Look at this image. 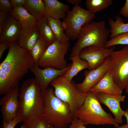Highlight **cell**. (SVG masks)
Returning <instances> with one entry per match:
<instances>
[{
  "label": "cell",
  "mask_w": 128,
  "mask_h": 128,
  "mask_svg": "<svg viewBox=\"0 0 128 128\" xmlns=\"http://www.w3.org/2000/svg\"><path fill=\"white\" fill-rule=\"evenodd\" d=\"M125 92L128 95V86L125 89Z\"/></svg>",
  "instance_id": "obj_39"
},
{
  "label": "cell",
  "mask_w": 128,
  "mask_h": 128,
  "mask_svg": "<svg viewBox=\"0 0 128 128\" xmlns=\"http://www.w3.org/2000/svg\"><path fill=\"white\" fill-rule=\"evenodd\" d=\"M117 45H128V32L119 34L108 41L106 48Z\"/></svg>",
  "instance_id": "obj_28"
},
{
  "label": "cell",
  "mask_w": 128,
  "mask_h": 128,
  "mask_svg": "<svg viewBox=\"0 0 128 128\" xmlns=\"http://www.w3.org/2000/svg\"><path fill=\"white\" fill-rule=\"evenodd\" d=\"M48 18L46 16L37 20L36 26L40 35L50 45L57 40L48 23Z\"/></svg>",
  "instance_id": "obj_22"
},
{
  "label": "cell",
  "mask_w": 128,
  "mask_h": 128,
  "mask_svg": "<svg viewBox=\"0 0 128 128\" xmlns=\"http://www.w3.org/2000/svg\"><path fill=\"white\" fill-rule=\"evenodd\" d=\"M19 89L18 86L13 89L0 100V112L2 122L7 123L18 116Z\"/></svg>",
  "instance_id": "obj_12"
},
{
  "label": "cell",
  "mask_w": 128,
  "mask_h": 128,
  "mask_svg": "<svg viewBox=\"0 0 128 128\" xmlns=\"http://www.w3.org/2000/svg\"><path fill=\"white\" fill-rule=\"evenodd\" d=\"M34 63L29 50L17 41L10 43L7 55L0 64V95H6L18 86Z\"/></svg>",
  "instance_id": "obj_1"
},
{
  "label": "cell",
  "mask_w": 128,
  "mask_h": 128,
  "mask_svg": "<svg viewBox=\"0 0 128 128\" xmlns=\"http://www.w3.org/2000/svg\"><path fill=\"white\" fill-rule=\"evenodd\" d=\"M95 14L85 9L79 5L69 10L62 22L66 35L70 40L78 39L79 31L84 24L92 21L95 18Z\"/></svg>",
  "instance_id": "obj_7"
},
{
  "label": "cell",
  "mask_w": 128,
  "mask_h": 128,
  "mask_svg": "<svg viewBox=\"0 0 128 128\" xmlns=\"http://www.w3.org/2000/svg\"><path fill=\"white\" fill-rule=\"evenodd\" d=\"M110 69V57L106 59L104 63L98 68L91 70H86L84 73L85 78L81 83L76 86L82 93L86 94L91 88L97 84Z\"/></svg>",
  "instance_id": "obj_13"
},
{
  "label": "cell",
  "mask_w": 128,
  "mask_h": 128,
  "mask_svg": "<svg viewBox=\"0 0 128 128\" xmlns=\"http://www.w3.org/2000/svg\"><path fill=\"white\" fill-rule=\"evenodd\" d=\"M18 117L27 124L42 116L45 100L35 78L24 81L19 89Z\"/></svg>",
  "instance_id": "obj_2"
},
{
  "label": "cell",
  "mask_w": 128,
  "mask_h": 128,
  "mask_svg": "<svg viewBox=\"0 0 128 128\" xmlns=\"http://www.w3.org/2000/svg\"><path fill=\"white\" fill-rule=\"evenodd\" d=\"M124 116L126 118L127 124H128V107L125 111Z\"/></svg>",
  "instance_id": "obj_37"
},
{
  "label": "cell",
  "mask_w": 128,
  "mask_h": 128,
  "mask_svg": "<svg viewBox=\"0 0 128 128\" xmlns=\"http://www.w3.org/2000/svg\"><path fill=\"white\" fill-rule=\"evenodd\" d=\"M22 126L24 128H53V125L49 123L42 116L35 119L27 124Z\"/></svg>",
  "instance_id": "obj_27"
},
{
  "label": "cell",
  "mask_w": 128,
  "mask_h": 128,
  "mask_svg": "<svg viewBox=\"0 0 128 128\" xmlns=\"http://www.w3.org/2000/svg\"><path fill=\"white\" fill-rule=\"evenodd\" d=\"M20 128H24V127L22 125Z\"/></svg>",
  "instance_id": "obj_40"
},
{
  "label": "cell",
  "mask_w": 128,
  "mask_h": 128,
  "mask_svg": "<svg viewBox=\"0 0 128 128\" xmlns=\"http://www.w3.org/2000/svg\"><path fill=\"white\" fill-rule=\"evenodd\" d=\"M70 63L65 68L58 69L51 67L44 69L40 68L37 64L34 63L30 70L34 74L36 82L41 91L47 88L49 84L57 77L64 76L70 68Z\"/></svg>",
  "instance_id": "obj_11"
},
{
  "label": "cell",
  "mask_w": 128,
  "mask_h": 128,
  "mask_svg": "<svg viewBox=\"0 0 128 128\" xmlns=\"http://www.w3.org/2000/svg\"><path fill=\"white\" fill-rule=\"evenodd\" d=\"M96 95L100 103L103 104L109 109L117 123L119 124H121L125 111L121 108L120 103L124 101L125 96L122 95L114 96L101 93H98Z\"/></svg>",
  "instance_id": "obj_14"
},
{
  "label": "cell",
  "mask_w": 128,
  "mask_h": 128,
  "mask_svg": "<svg viewBox=\"0 0 128 128\" xmlns=\"http://www.w3.org/2000/svg\"><path fill=\"white\" fill-rule=\"evenodd\" d=\"M48 24L51 28L57 40L62 43L69 42L70 39L66 35L62 22L51 18H48Z\"/></svg>",
  "instance_id": "obj_23"
},
{
  "label": "cell",
  "mask_w": 128,
  "mask_h": 128,
  "mask_svg": "<svg viewBox=\"0 0 128 128\" xmlns=\"http://www.w3.org/2000/svg\"><path fill=\"white\" fill-rule=\"evenodd\" d=\"M90 91L96 95L101 93L114 96L122 95V91L114 82L112 73L110 69L103 77L96 84L93 86Z\"/></svg>",
  "instance_id": "obj_15"
},
{
  "label": "cell",
  "mask_w": 128,
  "mask_h": 128,
  "mask_svg": "<svg viewBox=\"0 0 128 128\" xmlns=\"http://www.w3.org/2000/svg\"><path fill=\"white\" fill-rule=\"evenodd\" d=\"M22 122L21 120L17 116L8 123H6L2 122V128H14L18 123Z\"/></svg>",
  "instance_id": "obj_31"
},
{
  "label": "cell",
  "mask_w": 128,
  "mask_h": 128,
  "mask_svg": "<svg viewBox=\"0 0 128 128\" xmlns=\"http://www.w3.org/2000/svg\"><path fill=\"white\" fill-rule=\"evenodd\" d=\"M119 14L128 19V0H126L124 6L120 9Z\"/></svg>",
  "instance_id": "obj_33"
},
{
  "label": "cell",
  "mask_w": 128,
  "mask_h": 128,
  "mask_svg": "<svg viewBox=\"0 0 128 128\" xmlns=\"http://www.w3.org/2000/svg\"><path fill=\"white\" fill-rule=\"evenodd\" d=\"M46 16L60 20L65 17L69 10V6L57 0H44Z\"/></svg>",
  "instance_id": "obj_17"
},
{
  "label": "cell",
  "mask_w": 128,
  "mask_h": 128,
  "mask_svg": "<svg viewBox=\"0 0 128 128\" xmlns=\"http://www.w3.org/2000/svg\"><path fill=\"white\" fill-rule=\"evenodd\" d=\"M10 12L7 11L0 12V25L3 26Z\"/></svg>",
  "instance_id": "obj_35"
},
{
  "label": "cell",
  "mask_w": 128,
  "mask_h": 128,
  "mask_svg": "<svg viewBox=\"0 0 128 128\" xmlns=\"http://www.w3.org/2000/svg\"><path fill=\"white\" fill-rule=\"evenodd\" d=\"M118 128H128V124L127 123L121 126H119Z\"/></svg>",
  "instance_id": "obj_38"
},
{
  "label": "cell",
  "mask_w": 128,
  "mask_h": 128,
  "mask_svg": "<svg viewBox=\"0 0 128 128\" xmlns=\"http://www.w3.org/2000/svg\"><path fill=\"white\" fill-rule=\"evenodd\" d=\"M113 4L111 0H87L85 1L87 10L94 14L108 8Z\"/></svg>",
  "instance_id": "obj_26"
},
{
  "label": "cell",
  "mask_w": 128,
  "mask_h": 128,
  "mask_svg": "<svg viewBox=\"0 0 128 128\" xmlns=\"http://www.w3.org/2000/svg\"><path fill=\"white\" fill-rule=\"evenodd\" d=\"M50 83L54 88L55 95L69 105L74 117L76 112L83 104L87 94L81 92L73 81H69L63 76L57 77Z\"/></svg>",
  "instance_id": "obj_6"
},
{
  "label": "cell",
  "mask_w": 128,
  "mask_h": 128,
  "mask_svg": "<svg viewBox=\"0 0 128 128\" xmlns=\"http://www.w3.org/2000/svg\"><path fill=\"white\" fill-rule=\"evenodd\" d=\"M69 42L62 43L56 40L48 46L39 60L37 65L43 68L51 67L58 69L66 68L67 63L64 57L69 47Z\"/></svg>",
  "instance_id": "obj_9"
},
{
  "label": "cell",
  "mask_w": 128,
  "mask_h": 128,
  "mask_svg": "<svg viewBox=\"0 0 128 128\" xmlns=\"http://www.w3.org/2000/svg\"><path fill=\"white\" fill-rule=\"evenodd\" d=\"M40 36L36 26L22 27L18 40L19 45L29 51Z\"/></svg>",
  "instance_id": "obj_18"
},
{
  "label": "cell",
  "mask_w": 128,
  "mask_h": 128,
  "mask_svg": "<svg viewBox=\"0 0 128 128\" xmlns=\"http://www.w3.org/2000/svg\"><path fill=\"white\" fill-rule=\"evenodd\" d=\"M74 116L81 120L84 125L109 124L116 128L119 126L111 115L103 109L96 95L90 91L83 105L76 112Z\"/></svg>",
  "instance_id": "obj_4"
},
{
  "label": "cell",
  "mask_w": 128,
  "mask_h": 128,
  "mask_svg": "<svg viewBox=\"0 0 128 128\" xmlns=\"http://www.w3.org/2000/svg\"><path fill=\"white\" fill-rule=\"evenodd\" d=\"M69 128H87L83 125L81 120L74 117L71 123L69 125Z\"/></svg>",
  "instance_id": "obj_30"
},
{
  "label": "cell",
  "mask_w": 128,
  "mask_h": 128,
  "mask_svg": "<svg viewBox=\"0 0 128 128\" xmlns=\"http://www.w3.org/2000/svg\"><path fill=\"white\" fill-rule=\"evenodd\" d=\"M110 59L114 81L123 91L128 86V45L120 50L113 51Z\"/></svg>",
  "instance_id": "obj_8"
},
{
  "label": "cell",
  "mask_w": 128,
  "mask_h": 128,
  "mask_svg": "<svg viewBox=\"0 0 128 128\" xmlns=\"http://www.w3.org/2000/svg\"><path fill=\"white\" fill-rule=\"evenodd\" d=\"M13 9L9 0H0V11L10 12Z\"/></svg>",
  "instance_id": "obj_29"
},
{
  "label": "cell",
  "mask_w": 128,
  "mask_h": 128,
  "mask_svg": "<svg viewBox=\"0 0 128 128\" xmlns=\"http://www.w3.org/2000/svg\"><path fill=\"white\" fill-rule=\"evenodd\" d=\"M22 27L21 23L9 12L3 25L2 31L0 35V42L9 43L17 42Z\"/></svg>",
  "instance_id": "obj_16"
},
{
  "label": "cell",
  "mask_w": 128,
  "mask_h": 128,
  "mask_svg": "<svg viewBox=\"0 0 128 128\" xmlns=\"http://www.w3.org/2000/svg\"><path fill=\"white\" fill-rule=\"evenodd\" d=\"M10 13L12 16L21 23L22 27H32L36 25L37 19L23 7L14 9Z\"/></svg>",
  "instance_id": "obj_19"
},
{
  "label": "cell",
  "mask_w": 128,
  "mask_h": 128,
  "mask_svg": "<svg viewBox=\"0 0 128 128\" xmlns=\"http://www.w3.org/2000/svg\"><path fill=\"white\" fill-rule=\"evenodd\" d=\"M45 100L42 116L55 128H67L73 118L69 105L55 95L54 89L41 91Z\"/></svg>",
  "instance_id": "obj_3"
},
{
  "label": "cell",
  "mask_w": 128,
  "mask_h": 128,
  "mask_svg": "<svg viewBox=\"0 0 128 128\" xmlns=\"http://www.w3.org/2000/svg\"><path fill=\"white\" fill-rule=\"evenodd\" d=\"M109 35V31L103 21H91L84 24L79 31L78 40L70 53V57L78 55L82 49L89 46L106 48Z\"/></svg>",
  "instance_id": "obj_5"
},
{
  "label": "cell",
  "mask_w": 128,
  "mask_h": 128,
  "mask_svg": "<svg viewBox=\"0 0 128 128\" xmlns=\"http://www.w3.org/2000/svg\"><path fill=\"white\" fill-rule=\"evenodd\" d=\"M48 43L41 36L29 51L34 63H38L43 55L48 46Z\"/></svg>",
  "instance_id": "obj_25"
},
{
  "label": "cell",
  "mask_w": 128,
  "mask_h": 128,
  "mask_svg": "<svg viewBox=\"0 0 128 128\" xmlns=\"http://www.w3.org/2000/svg\"><path fill=\"white\" fill-rule=\"evenodd\" d=\"M23 7L37 20L46 16L45 6L43 0H26Z\"/></svg>",
  "instance_id": "obj_20"
},
{
  "label": "cell",
  "mask_w": 128,
  "mask_h": 128,
  "mask_svg": "<svg viewBox=\"0 0 128 128\" xmlns=\"http://www.w3.org/2000/svg\"><path fill=\"white\" fill-rule=\"evenodd\" d=\"M53 128H54V127Z\"/></svg>",
  "instance_id": "obj_41"
},
{
  "label": "cell",
  "mask_w": 128,
  "mask_h": 128,
  "mask_svg": "<svg viewBox=\"0 0 128 128\" xmlns=\"http://www.w3.org/2000/svg\"><path fill=\"white\" fill-rule=\"evenodd\" d=\"M72 61L71 66L67 73L63 76L69 81L80 71L85 69H89V66L87 62L81 59L78 55L70 58Z\"/></svg>",
  "instance_id": "obj_21"
},
{
  "label": "cell",
  "mask_w": 128,
  "mask_h": 128,
  "mask_svg": "<svg viewBox=\"0 0 128 128\" xmlns=\"http://www.w3.org/2000/svg\"><path fill=\"white\" fill-rule=\"evenodd\" d=\"M66 1L69 3L75 5H79L82 1L81 0H67Z\"/></svg>",
  "instance_id": "obj_36"
},
{
  "label": "cell",
  "mask_w": 128,
  "mask_h": 128,
  "mask_svg": "<svg viewBox=\"0 0 128 128\" xmlns=\"http://www.w3.org/2000/svg\"><path fill=\"white\" fill-rule=\"evenodd\" d=\"M115 47V46L108 48L89 46L82 49L78 56L81 59L87 62L89 66V70H91L101 65L106 58L110 56Z\"/></svg>",
  "instance_id": "obj_10"
},
{
  "label": "cell",
  "mask_w": 128,
  "mask_h": 128,
  "mask_svg": "<svg viewBox=\"0 0 128 128\" xmlns=\"http://www.w3.org/2000/svg\"><path fill=\"white\" fill-rule=\"evenodd\" d=\"M115 21L109 18L108 23L110 27L109 31L110 33V39L118 35L128 32V23H125L121 17H115Z\"/></svg>",
  "instance_id": "obj_24"
},
{
  "label": "cell",
  "mask_w": 128,
  "mask_h": 128,
  "mask_svg": "<svg viewBox=\"0 0 128 128\" xmlns=\"http://www.w3.org/2000/svg\"><path fill=\"white\" fill-rule=\"evenodd\" d=\"M13 9L16 8L23 7L26 0H9Z\"/></svg>",
  "instance_id": "obj_32"
},
{
  "label": "cell",
  "mask_w": 128,
  "mask_h": 128,
  "mask_svg": "<svg viewBox=\"0 0 128 128\" xmlns=\"http://www.w3.org/2000/svg\"><path fill=\"white\" fill-rule=\"evenodd\" d=\"M5 42H0V59L4 51L9 48L10 44Z\"/></svg>",
  "instance_id": "obj_34"
}]
</instances>
